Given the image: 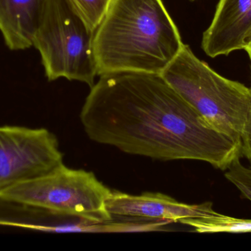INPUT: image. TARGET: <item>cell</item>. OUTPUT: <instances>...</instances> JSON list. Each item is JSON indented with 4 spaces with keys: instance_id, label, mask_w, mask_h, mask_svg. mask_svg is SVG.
Segmentation results:
<instances>
[{
    "instance_id": "1",
    "label": "cell",
    "mask_w": 251,
    "mask_h": 251,
    "mask_svg": "<svg viewBox=\"0 0 251 251\" xmlns=\"http://www.w3.org/2000/svg\"><path fill=\"white\" fill-rule=\"evenodd\" d=\"M80 120L91 140L129 154L202 161L224 170L242 154L241 138L212 126L160 74L101 75Z\"/></svg>"
},
{
    "instance_id": "2",
    "label": "cell",
    "mask_w": 251,
    "mask_h": 251,
    "mask_svg": "<svg viewBox=\"0 0 251 251\" xmlns=\"http://www.w3.org/2000/svg\"><path fill=\"white\" fill-rule=\"evenodd\" d=\"M184 45L162 0H113L94 33L97 75L161 74Z\"/></svg>"
},
{
    "instance_id": "3",
    "label": "cell",
    "mask_w": 251,
    "mask_h": 251,
    "mask_svg": "<svg viewBox=\"0 0 251 251\" xmlns=\"http://www.w3.org/2000/svg\"><path fill=\"white\" fill-rule=\"evenodd\" d=\"M160 75L212 126L241 138L251 111V88L217 73L186 44Z\"/></svg>"
},
{
    "instance_id": "4",
    "label": "cell",
    "mask_w": 251,
    "mask_h": 251,
    "mask_svg": "<svg viewBox=\"0 0 251 251\" xmlns=\"http://www.w3.org/2000/svg\"><path fill=\"white\" fill-rule=\"evenodd\" d=\"M94 33L69 0H46L32 47L41 56L49 81L63 78L91 87L95 84Z\"/></svg>"
},
{
    "instance_id": "5",
    "label": "cell",
    "mask_w": 251,
    "mask_h": 251,
    "mask_svg": "<svg viewBox=\"0 0 251 251\" xmlns=\"http://www.w3.org/2000/svg\"><path fill=\"white\" fill-rule=\"evenodd\" d=\"M111 190L92 172L61 164L46 173L0 190V199L96 222L112 221L106 202Z\"/></svg>"
},
{
    "instance_id": "6",
    "label": "cell",
    "mask_w": 251,
    "mask_h": 251,
    "mask_svg": "<svg viewBox=\"0 0 251 251\" xmlns=\"http://www.w3.org/2000/svg\"><path fill=\"white\" fill-rule=\"evenodd\" d=\"M57 137L45 128L0 126V190L63 164Z\"/></svg>"
},
{
    "instance_id": "7",
    "label": "cell",
    "mask_w": 251,
    "mask_h": 251,
    "mask_svg": "<svg viewBox=\"0 0 251 251\" xmlns=\"http://www.w3.org/2000/svg\"><path fill=\"white\" fill-rule=\"evenodd\" d=\"M106 208L113 218L168 221L187 225L193 220L208 218L217 213L210 202L185 204L169 196L156 193L131 195L112 191L106 202Z\"/></svg>"
},
{
    "instance_id": "8",
    "label": "cell",
    "mask_w": 251,
    "mask_h": 251,
    "mask_svg": "<svg viewBox=\"0 0 251 251\" xmlns=\"http://www.w3.org/2000/svg\"><path fill=\"white\" fill-rule=\"evenodd\" d=\"M251 33V0H220L202 49L211 57L245 50Z\"/></svg>"
},
{
    "instance_id": "9",
    "label": "cell",
    "mask_w": 251,
    "mask_h": 251,
    "mask_svg": "<svg viewBox=\"0 0 251 251\" xmlns=\"http://www.w3.org/2000/svg\"><path fill=\"white\" fill-rule=\"evenodd\" d=\"M46 0H0V32L13 51L32 47Z\"/></svg>"
},
{
    "instance_id": "10",
    "label": "cell",
    "mask_w": 251,
    "mask_h": 251,
    "mask_svg": "<svg viewBox=\"0 0 251 251\" xmlns=\"http://www.w3.org/2000/svg\"><path fill=\"white\" fill-rule=\"evenodd\" d=\"M188 225L201 234L251 232V220L231 218L218 212L208 218L193 220L189 223Z\"/></svg>"
},
{
    "instance_id": "11",
    "label": "cell",
    "mask_w": 251,
    "mask_h": 251,
    "mask_svg": "<svg viewBox=\"0 0 251 251\" xmlns=\"http://www.w3.org/2000/svg\"><path fill=\"white\" fill-rule=\"evenodd\" d=\"M87 26L95 32L113 0H69Z\"/></svg>"
},
{
    "instance_id": "12",
    "label": "cell",
    "mask_w": 251,
    "mask_h": 251,
    "mask_svg": "<svg viewBox=\"0 0 251 251\" xmlns=\"http://www.w3.org/2000/svg\"><path fill=\"white\" fill-rule=\"evenodd\" d=\"M227 169L228 172L225 173L226 178L251 201V167L243 166L238 157L230 164Z\"/></svg>"
},
{
    "instance_id": "13",
    "label": "cell",
    "mask_w": 251,
    "mask_h": 251,
    "mask_svg": "<svg viewBox=\"0 0 251 251\" xmlns=\"http://www.w3.org/2000/svg\"><path fill=\"white\" fill-rule=\"evenodd\" d=\"M242 154L244 155L251 162V111L247 124L241 137Z\"/></svg>"
},
{
    "instance_id": "14",
    "label": "cell",
    "mask_w": 251,
    "mask_h": 251,
    "mask_svg": "<svg viewBox=\"0 0 251 251\" xmlns=\"http://www.w3.org/2000/svg\"><path fill=\"white\" fill-rule=\"evenodd\" d=\"M251 50V33L250 36H249V38H248L247 46H246V49H245V50Z\"/></svg>"
},
{
    "instance_id": "15",
    "label": "cell",
    "mask_w": 251,
    "mask_h": 251,
    "mask_svg": "<svg viewBox=\"0 0 251 251\" xmlns=\"http://www.w3.org/2000/svg\"><path fill=\"white\" fill-rule=\"evenodd\" d=\"M246 51L247 52L248 54H249V57H250V59L251 60V50H246Z\"/></svg>"
},
{
    "instance_id": "16",
    "label": "cell",
    "mask_w": 251,
    "mask_h": 251,
    "mask_svg": "<svg viewBox=\"0 0 251 251\" xmlns=\"http://www.w3.org/2000/svg\"><path fill=\"white\" fill-rule=\"evenodd\" d=\"M190 1H194V0H190Z\"/></svg>"
}]
</instances>
